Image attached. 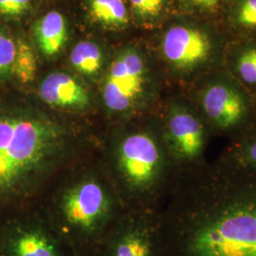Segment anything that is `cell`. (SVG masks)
Segmentation results:
<instances>
[{
	"label": "cell",
	"instance_id": "cell-1",
	"mask_svg": "<svg viewBox=\"0 0 256 256\" xmlns=\"http://www.w3.org/2000/svg\"><path fill=\"white\" fill-rule=\"evenodd\" d=\"M185 168L167 256H256V171L222 155Z\"/></svg>",
	"mask_w": 256,
	"mask_h": 256
},
{
	"label": "cell",
	"instance_id": "cell-2",
	"mask_svg": "<svg viewBox=\"0 0 256 256\" xmlns=\"http://www.w3.org/2000/svg\"><path fill=\"white\" fill-rule=\"evenodd\" d=\"M63 142V129L50 120L0 110V204L27 192Z\"/></svg>",
	"mask_w": 256,
	"mask_h": 256
},
{
	"label": "cell",
	"instance_id": "cell-3",
	"mask_svg": "<svg viewBox=\"0 0 256 256\" xmlns=\"http://www.w3.org/2000/svg\"><path fill=\"white\" fill-rule=\"evenodd\" d=\"M198 101L200 115L212 133L238 136L254 120L245 92L228 79H214L202 86Z\"/></svg>",
	"mask_w": 256,
	"mask_h": 256
},
{
	"label": "cell",
	"instance_id": "cell-4",
	"mask_svg": "<svg viewBox=\"0 0 256 256\" xmlns=\"http://www.w3.org/2000/svg\"><path fill=\"white\" fill-rule=\"evenodd\" d=\"M120 171L128 184L140 192H147L162 178L165 156L158 138L149 131L128 135L119 150Z\"/></svg>",
	"mask_w": 256,
	"mask_h": 256
},
{
	"label": "cell",
	"instance_id": "cell-5",
	"mask_svg": "<svg viewBox=\"0 0 256 256\" xmlns=\"http://www.w3.org/2000/svg\"><path fill=\"white\" fill-rule=\"evenodd\" d=\"M210 135L200 113L182 104L171 106L164 138L168 153L176 162L186 167L203 162Z\"/></svg>",
	"mask_w": 256,
	"mask_h": 256
},
{
	"label": "cell",
	"instance_id": "cell-6",
	"mask_svg": "<svg viewBox=\"0 0 256 256\" xmlns=\"http://www.w3.org/2000/svg\"><path fill=\"white\" fill-rule=\"evenodd\" d=\"M144 60L136 50L122 52L110 66L106 76L102 98L114 112L134 108L146 92L148 76Z\"/></svg>",
	"mask_w": 256,
	"mask_h": 256
},
{
	"label": "cell",
	"instance_id": "cell-7",
	"mask_svg": "<svg viewBox=\"0 0 256 256\" xmlns=\"http://www.w3.org/2000/svg\"><path fill=\"white\" fill-rule=\"evenodd\" d=\"M162 45L166 61L182 72L202 68L209 61L212 50L210 37L205 32L185 25L170 28Z\"/></svg>",
	"mask_w": 256,
	"mask_h": 256
},
{
	"label": "cell",
	"instance_id": "cell-8",
	"mask_svg": "<svg viewBox=\"0 0 256 256\" xmlns=\"http://www.w3.org/2000/svg\"><path fill=\"white\" fill-rule=\"evenodd\" d=\"M62 207L64 218L72 226L90 232L97 229L104 218L108 200L100 184L88 180L66 192Z\"/></svg>",
	"mask_w": 256,
	"mask_h": 256
},
{
	"label": "cell",
	"instance_id": "cell-9",
	"mask_svg": "<svg viewBox=\"0 0 256 256\" xmlns=\"http://www.w3.org/2000/svg\"><path fill=\"white\" fill-rule=\"evenodd\" d=\"M39 95L46 104L64 110H84L88 106V92L70 74H48L39 86Z\"/></svg>",
	"mask_w": 256,
	"mask_h": 256
},
{
	"label": "cell",
	"instance_id": "cell-10",
	"mask_svg": "<svg viewBox=\"0 0 256 256\" xmlns=\"http://www.w3.org/2000/svg\"><path fill=\"white\" fill-rule=\"evenodd\" d=\"M4 247L8 256H63L46 234L27 226L10 230Z\"/></svg>",
	"mask_w": 256,
	"mask_h": 256
},
{
	"label": "cell",
	"instance_id": "cell-11",
	"mask_svg": "<svg viewBox=\"0 0 256 256\" xmlns=\"http://www.w3.org/2000/svg\"><path fill=\"white\" fill-rule=\"evenodd\" d=\"M111 256H160L158 232L149 226H135L122 232Z\"/></svg>",
	"mask_w": 256,
	"mask_h": 256
},
{
	"label": "cell",
	"instance_id": "cell-12",
	"mask_svg": "<svg viewBox=\"0 0 256 256\" xmlns=\"http://www.w3.org/2000/svg\"><path fill=\"white\" fill-rule=\"evenodd\" d=\"M37 45L46 57L59 54L68 40L66 22L62 14L52 10L39 19L34 26Z\"/></svg>",
	"mask_w": 256,
	"mask_h": 256
},
{
	"label": "cell",
	"instance_id": "cell-13",
	"mask_svg": "<svg viewBox=\"0 0 256 256\" xmlns=\"http://www.w3.org/2000/svg\"><path fill=\"white\" fill-rule=\"evenodd\" d=\"M221 155L240 167L256 171V120L232 138Z\"/></svg>",
	"mask_w": 256,
	"mask_h": 256
},
{
	"label": "cell",
	"instance_id": "cell-14",
	"mask_svg": "<svg viewBox=\"0 0 256 256\" xmlns=\"http://www.w3.org/2000/svg\"><path fill=\"white\" fill-rule=\"evenodd\" d=\"M90 18L104 27L124 28L129 22L124 0H88Z\"/></svg>",
	"mask_w": 256,
	"mask_h": 256
},
{
	"label": "cell",
	"instance_id": "cell-15",
	"mask_svg": "<svg viewBox=\"0 0 256 256\" xmlns=\"http://www.w3.org/2000/svg\"><path fill=\"white\" fill-rule=\"evenodd\" d=\"M70 62L79 74L86 76L96 75L102 64L101 50L92 41H82L72 50Z\"/></svg>",
	"mask_w": 256,
	"mask_h": 256
},
{
	"label": "cell",
	"instance_id": "cell-16",
	"mask_svg": "<svg viewBox=\"0 0 256 256\" xmlns=\"http://www.w3.org/2000/svg\"><path fill=\"white\" fill-rule=\"evenodd\" d=\"M16 52L12 66V77L22 84H28L36 75V57L32 48L23 39H16Z\"/></svg>",
	"mask_w": 256,
	"mask_h": 256
},
{
	"label": "cell",
	"instance_id": "cell-17",
	"mask_svg": "<svg viewBox=\"0 0 256 256\" xmlns=\"http://www.w3.org/2000/svg\"><path fill=\"white\" fill-rule=\"evenodd\" d=\"M16 52V41L0 28V80L12 77Z\"/></svg>",
	"mask_w": 256,
	"mask_h": 256
},
{
	"label": "cell",
	"instance_id": "cell-18",
	"mask_svg": "<svg viewBox=\"0 0 256 256\" xmlns=\"http://www.w3.org/2000/svg\"><path fill=\"white\" fill-rule=\"evenodd\" d=\"M236 72L240 81L247 86H256V48H248L239 55Z\"/></svg>",
	"mask_w": 256,
	"mask_h": 256
},
{
	"label": "cell",
	"instance_id": "cell-19",
	"mask_svg": "<svg viewBox=\"0 0 256 256\" xmlns=\"http://www.w3.org/2000/svg\"><path fill=\"white\" fill-rule=\"evenodd\" d=\"M129 2L134 14L144 20L158 18L166 5V0H129Z\"/></svg>",
	"mask_w": 256,
	"mask_h": 256
},
{
	"label": "cell",
	"instance_id": "cell-20",
	"mask_svg": "<svg viewBox=\"0 0 256 256\" xmlns=\"http://www.w3.org/2000/svg\"><path fill=\"white\" fill-rule=\"evenodd\" d=\"M234 19L239 26L256 28V0H241L234 12Z\"/></svg>",
	"mask_w": 256,
	"mask_h": 256
},
{
	"label": "cell",
	"instance_id": "cell-21",
	"mask_svg": "<svg viewBox=\"0 0 256 256\" xmlns=\"http://www.w3.org/2000/svg\"><path fill=\"white\" fill-rule=\"evenodd\" d=\"M32 1L34 0H0V16L19 18L30 10Z\"/></svg>",
	"mask_w": 256,
	"mask_h": 256
},
{
	"label": "cell",
	"instance_id": "cell-22",
	"mask_svg": "<svg viewBox=\"0 0 256 256\" xmlns=\"http://www.w3.org/2000/svg\"><path fill=\"white\" fill-rule=\"evenodd\" d=\"M191 8L202 12H214L220 8V0H184Z\"/></svg>",
	"mask_w": 256,
	"mask_h": 256
}]
</instances>
